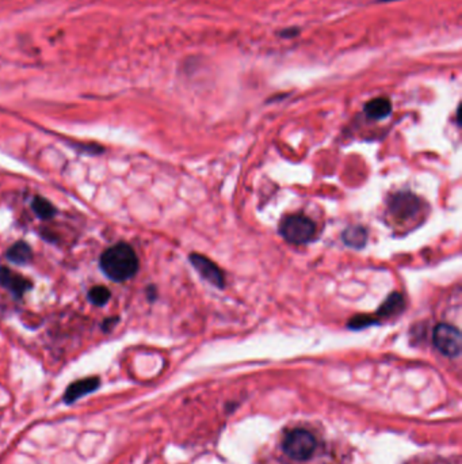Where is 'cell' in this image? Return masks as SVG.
I'll return each mask as SVG.
<instances>
[{
	"mask_svg": "<svg viewBox=\"0 0 462 464\" xmlns=\"http://www.w3.org/2000/svg\"><path fill=\"white\" fill-rule=\"evenodd\" d=\"M6 257L10 262L12 263H17V265H25V263H29L33 258V250L32 248L23 242V241H19L17 243H14L7 252H6Z\"/></svg>",
	"mask_w": 462,
	"mask_h": 464,
	"instance_id": "obj_9",
	"label": "cell"
},
{
	"mask_svg": "<svg viewBox=\"0 0 462 464\" xmlns=\"http://www.w3.org/2000/svg\"><path fill=\"white\" fill-rule=\"evenodd\" d=\"M343 241L350 248L362 249L367 242V232L362 225H352L343 232Z\"/></svg>",
	"mask_w": 462,
	"mask_h": 464,
	"instance_id": "obj_11",
	"label": "cell"
},
{
	"mask_svg": "<svg viewBox=\"0 0 462 464\" xmlns=\"http://www.w3.org/2000/svg\"><path fill=\"white\" fill-rule=\"evenodd\" d=\"M99 266L107 279L115 283L131 280L139 270V258L126 243H117L104 251Z\"/></svg>",
	"mask_w": 462,
	"mask_h": 464,
	"instance_id": "obj_1",
	"label": "cell"
},
{
	"mask_svg": "<svg viewBox=\"0 0 462 464\" xmlns=\"http://www.w3.org/2000/svg\"><path fill=\"white\" fill-rule=\"evenodd\" d=\"M432 340L436 349L447 358H457L461 353V333L449 323L436 324Z\"/></svg>",
	"mask_w": 462,
	"mask_h": 464,
	"instance_id": "obj_4",
	"label": "cell"
},
{
	"mask_svg": "<svg viewBox=\"0 0 462 464\" xmlns=\"http://www.w3.org/2000/svg\"><path fill=\"white\" fill-rule=\"evenodd\" d=\"M403 308H404L403 296L398 295V293H393L384 301V304L380 307L378 315L391 317V315H394V314H398Z\"/></svg>",
	"mask_w": 462,
	"mask_h": 464,
	"instance_id": "obj_12",
	"label": "cell"
},
{
	"mask_svg": "<svg viewBox=\"0 0 462 464\" xmlns=\"http://www.w3.org/2000/svg\"><path fill=\"white\" fill-rule=\"evenodd\" d=\"M87 297L94 306L102 307V306L107 304V301L110 300L111 293H110V290L107 289L106 286H97L88 290Z\"/></svg>",
	"mask_w": 462,
	"mask_h": 464,
	"instance_id": "obj_14",
	"label": "cell"
},
{
	"mask_svg": "<svg viewBox=\"0 0 462 464\" xmlns=\"http://www.w3.org/2000/svg\"><path fill=\"white\" fill-rule=\"evenodd\" d=\"M99 386H101V379L98 376L84 378L81 380L73 382L72 384L68 386V389L66 390V393L63 396V400L67 405H72L73 402H76L77 399L83 398L84 395H88V393L97 391Z\"/></svg>",
	"mask_w": 462,
	"mask_h": 464,
	"instance_id": "obj_8",
	"label": "cell"
},
{
	"mask_svg": "<svg viewBox=\"0 0 462 464\" xmlns=\"http://www.w3.org/2000/svg\"><path fill=\"white\" fill-rule=\"evenodd\" d=\"M374 319H370L367 317H360V318H353V321L350 322V327L353 328H362L363 326H369L372 323H374Z\"/></svg>",
	"mask_w": 462,
	"mask_h": 464,
	"instance_id": "obj_15",
	"label": "cell"
},
{
	"mask_svg": "<svg viewBox=\"0 0 462 464\" xmlns=\"http://www.w3.org/2000/svg\"><path fill=\"white\" fill-rule=\"evenodd\" d=\"M389 208L396 219H411L419 212L421 201L411 193H398L392 198Z\"/></svg>",
	"mask_w": 462,
	"mask_h": 464,
	"instance_id": "obj_6",
	"label": "cell"
},
{
	"mask_svg": "<svg viewBox=\"0 0 462 464\" xmlns=\"http://www.w3.org/2000/svg\"><path fill=\"white\" fill-rule=\"evenodd\" d=\"M118 323V318L115 317V318H107L106 321L104 322V324H102V328H104V331H108V330H111L113 327H114V324H117Z\"/></svg>",
	"mask_w": 462,
	"mask_h": 464,
	"instance_id": "obj_16",
	"label": "cell"
},
{
	"mask_svg": "<svg viewBox=\"0 0 462 464\" xmlns=\"http://www.w3.org/2000/svg\"><path fill=\"white\" fill-rule=\"evenodd\" d=\"M280 232L287 242L293 245H305L314 239L316 225L304 214H290L285 217L281 223Z\"/></svg>",
	"mask_w": 462,
	"mask_h": 464,
	"instance_id": "obj_2",
	"label": "cell"
},
{
	"mask_svg": "<svg viewBox=\"0 0 462 464\" xmlns=\"http://www.w3.org/2000/svg\"><path fill=\"white\" fill-rule=\"evenodd\" d=\"M316 438L305 429L291 430L284 440V451L287 456L294 461L305 462L312 458L316 449Z\"/></svg>",
	"mask_w": 462,
	"mask_h": 464,
	"instance_id": "obj_3",
	"label": "cell"
},
{
	"mask_svg": "<svg viewBox=\"0 0 462 464\" xmlns=\"http://www.w3.org/2000/svg\"><path fill=\"white\" fill-rule=\"evenodd\" d=\"M32 208H33V212L42 220H48V219H52L55 214H56V208L53 207V204L50 201H48L46 198L41 197V196H37L33 198V203H32Z\"/></svg>",
	"mask_w": 462,
	"mask_h": 464,
	"instance_id": "obj_13",
	"label": "cell"
},
{
	"mask_svg": "<svg viewBox=\"0 0 462 464\" xmlns=\"http://www.w3.org/2000/svg\"><path fill=\"white\" fill-rule=\"evenodd\" d=\"M392 104L387 98H376L365 105V113L369 118L383 120L391 114Z\"/></svg>",
	"mask_w": 462,
	"mask_h": 464,
	"instance_id": "obj_10",
	"label": "cell"
},
{
	"mask_svg": "<svg viewBox=\"0 0 462 464\" xmlns=\"http://www.w3.org/2000/svg\"><path fill=\"white\" fill-rule=\"evenodd\" d=\"M0 286L10 290L17 299H21L28 290L33 288L30 280L4 266L0 268Z\"/></svg>",
	"mask_w": 462,
	"mask_h": 464,
	"instance_id": "obj_7",
	"label": "cell"
},
{
	"mask_svg": "<svg viewBox=\"0 0 462 464\" xmlns=\"http://www.w3.org/2000/svg\"><path fill=\"white\" fill-rule=\"evenodd\" d=\"M190 262L194 266V269L201 275V277L204 280H206L208 283H211L212 286H217V288H222L225 284L224 280V275L221 272V269L212 262L209 258L193 252L190 255Z\"/></svg>",
	"mask_w": 462,
	"mask_h": 464,
	"instance_id": "obj_5",
	"label": "cell"
}]
</instances>
